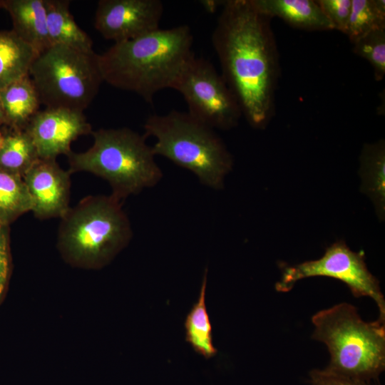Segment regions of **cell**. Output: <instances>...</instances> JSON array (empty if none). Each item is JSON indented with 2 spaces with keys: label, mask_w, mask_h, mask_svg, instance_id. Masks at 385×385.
<instances>
[{
  "label": "cell",
  "mask_w": 385,
  "mask_h": 385,
  "mask_svg": "<svg viewBox=\"0 0 385 385\" xmlns=\"http://www.w3.org/2000/svg\"><path fill=\"white\" fill-rule=\"evenodd\" d=\"M270 19L251 0H228L212 34L221 75L242 115L256 128L265 127L272 116L279 74Z\"/></svg>",
  "instance_id": "6da1fadb"
},
{
  "label": "cell",
  "mask_w": 385,
  "mask_h": 385,
  "mask_svg": "<svg viewBox=\"0 0 385 385\" xmlns=\"http://www.w3.org/2000/svg\"><path fill=\"white\" fill-rule=\"evenodd\" d=\"M188 25L158 29L140 37L114 43L98 54L103 81L133 92L152 103L155 94L172 88L195 56Z\"/></svg>",
  "instance_id": "7a4b0ae2"
},
{
  "label": "cell",
  "mask_w": 385,
  "mask_h": 385,
  "mask_svg": "<svg viewBox=\"0 0 385 385\" xmlns=\"http://www.w3.org/2000/svg\"><path fill=\"white\" fill-rule=\"evenodd\" d=\"M123 202L90 195L61 218L57 248L66 263L83 270L108 265L129 244L133 230Z\"/></svg>",
  "instance_id": "3957f363"
},
{
  "label": "cell",
  "mask_w": 385,
  "mask_h": 385,
  "mask_svg": "<svg viewBox=\"0 0 385 385\" xmlns=\"http://www.w3.org/2000/svg\"><path fill=\"white\" fill-rule=\"evenodd\" d=\"M93 144L85 152L67 156L69 173L88 172L106 180L111 195L122 202L155 186L163 178L146 137L128 128H100L92 132Z\"/></svg>",
  "instance_id": "277c9868"
},
{
  "label": "cell",
  "mask_w": 385,
  "mask_h": 385,
  "mask_svg": "<svg viewBox=\"0 0 385 385\" xmlns=\"http://www.w3.org/2000/svg\"><path fill=\"white\" fill-rule=\"evenodd\" d=\"M143 128L146 138L155 140L152 145L155 155L190 170L207 187L215 190L223 187L232 159L214 129L188 112L176 110L150 115Z\"/></svg>",
  "instance_id": "5b68a950"
},
{
  "label": "cell",
  "mask_w": 385,
  "mask_h": 385,
  "mask_svg": "<svg viewBox=\"0 0 385 385\" xmlns=\"http://www.w3.org/2000/svg\"><path fill=\"white\" fill-rule=\"evenodd\" d=\"M312 322V338L325 344L330 354L328 370L366 381L384 370V321L365 322L354 306L343 302L319 311Z\"/></svg>",
  "instance_id": "8992f818"
},
{
  "label": "cell",
  "mask_w": 385,
  "mask_h": 385,
  "mask_svg": "<svg viewBox=\"0 0 385 385\" xmlns=\"http://www.w3.org/2000/svg\"><path fill=\"white\" fill-rule=\"evenodd\" d=\"M46 108L82 111L91 104L103 82L98 54L63 45H52L39 53L29 72Z\"/></svg>",
  "instance_id": "52a82bcc"
},
{
  "label": "cell",
  "mask_w": 385,
  "mask_h": 385,
  "mask_svg": "<svg viewBox=\"0 0 385 385\" xmlns=\"http://www.w3.org/2000/svg\"><path fill=\"white\" fill-rule=\"evenodd\" d=\"M173 89L185 99L188 113L212 129L235 127L242 115L239 103L213 65L195 55L185 66Z\"/></svg>",
  "instance_id": "ba28073f"
},
{
  "label": "cell",
  "mask_w": 385,
  "mask_h": 385,
  "mask_svg": "<svg viewBox=\"0 0 385 385\" xmlns=\"http://www.w3.org/2000/svg\"><path fill=\"white\" fill-rule=\"evenodd\" d=\"M317 276L342 281L354 297L371 298L379 308V319L385 321L384 295L378 279L369 271L362 252L351 250L344 242H335L318 260L285 267L275 289L279 292H287L299 280Z\"/></svg>",
  "instance_id": "9c48e42d"
},
{
  "label": "cell",
  "mask_w": 385,
  "mask_h": 385,
  "mask_svg": "<svg viewBox=\"0 0 385 385\" xmlns=\"http://www.w3.org/2000/svg\"><path fill=\"white\" fill-rule=\"evenodd\" d=\"M163 11L160 0H100L94 25L104 38L125 41L160 29Z\"/></svg>",
  "instance_id": "30bf717a"
},
{
  "label": "cell",
  "mask_w": 385,
  "mask_h": 385,
  "mask_svg": "<svg viewBox=\"0 0 385 385\" xmlns=\"http://www.w3.org/2000/svg\"><path fill=\"white\" fill-rule=\"evenodd\" d=\"M32 138L42 159L68 156L71 143L81 135L92 134L83 112L64 108L38 111L25 128Z\"/></svg>",
  "instance_id": "8fae6325"
},
{
  "label": "cell",
  "mask_w": 385,
  "mask_h": 385,
  "mask_svg": "<svg viewBox=\"0 0 385 385\" xmlns=\"http://www.w3.org/2000/svg\"><path fill=\"white\" fill-rule=\"evenodd\" d=\"M68 170L56 160L39 158L24 175L36 217L61 218L68 210L71 179Z\"/></svg>",
  "instance_id": "7c38bea8"
},
{
  "label": "cell",
  "mask_w": 385,
  "mask_h": 385,
  "mask_svg": "<svg viewBox=\"0 0 385 385\" xmlns=\"http://www.w3.org/2000/svg\"><path fill=\"white\" fill-rule=\"evenodd\" d=\"M9 14L12 31L38 54L50 46L44 0H1Z\"/></svg>",
  "instance_id": "4fadbf2b"
},
{
  "label": "cell",
  "mask_w": 385,
  "mask_h": 385,
  "mask_svg": "<svg viewBox=\"0 0 385 385\" xmlns=\"http://www.w3.org/2000/svg\"><path fill=\"white\" fill-rule=\"evenodd\" d=\"M263 15L277 17L292 26L308 31L334 30L317 1L251 0Z\"/></svg>",
  "instance_id": "5bb4252c"
},
{
  "label": "cell",
  "mask_w": 385,
  "mask_h": 385,
  "mask_svg": "<svg viewBox=\"0 0 385 385\" xmlns=\"http://www.w3.org/2000/svg\"><path fill=\"white\" fill-rule=\"evenodd\" d=\"M5 124L24 130L41 104L36 88L28 75L0 90Z\"/></svg>",
  "instance_id": "9a60e30c"
},
{
  "label": "cell",
  "mask_w": 385,
  "mask_h": 385,
  "mask_svg": "<svg viewBox=\"0 0 385 385\" xmlns=\"http://www.w3.org/2000/svg\"><path fill=\"white\" fill-rule=\"evenodd\" d=\"M47 29L51 45H63L91 51L93 41L76 22L69 10L70 1L44 0Z\"/></svg>",
  "instance_id": "2e32d148"
},
{
  "label": "cell",
  "mask_w": 385,
  "mask_h": 385,
  "mask_svg": "<svg viewBox=\"0 0 385 385\" xmlns=\"http://www.w3.org/2000/svg\"><path fill=\"white\" fill-rule=\"evenodd\" d=\"M38 55L12 30L0 31V90L29 75Z\"/></svg>",
  "instance_id": "e0dca14e"
},
{
  "label": "cell",
  "mask_w": 385,
  "mask_h": 385,
  "mask_svg": "<svg viewBox=\"0 0 385 385\" xmlns=\"http://www.w3.org/2000/svg\"><path fill=\"white\" fill-rule=\"evenodd\" d=\"M207 269L205 270L200 295L185 321V339L193 349L205 359L215 356L217 350L213 344L212 325L205 304Z\"/></svg>",
  "instance_id": "ac0fdd59"
},
{
  "label": "cell",
  "mask_w": 385,
  "mask_h": 385,
  "mask_svg": "<svg viewBox=\"0 0 385 385\" xmlns=\"http://www.w3.org/2000/svg\"><path fill=\"white\" fill-rule=\"evenodd\" d=\"M39 158L36 145L26 129L12 130L4 135L0 170L23 178Z\"/></svg>",
  "instance_id": "d6986e66"
},
{
  "label": "cell",
  "mask_w": 385,
  "mask_h": 385,
  "mask_svg": "<svg viewBox=\"0 0 385 385\" xmlns=\"http://www.w3.org/2000/svg\"><path fill=\"white\" fill-rule=\"evenodd\" d=\"M30 210L31 198L23 178L0 170V223L9 227Z\"/></svg>",
  "instance_id": "ffe728a7"
},
{
  "label": "cell",
  "mask_w": 385,
  "mask_h": 385,
  "mask_svg": "<svg viewBox=\"0 0 385 385\" xmlns=\"http://www.w3.org/2000/svg\"><path fill=\"white\" fill-rule=\"evenodd\" d=\"M385 28L384 0H351L346 35L351 43L368 32Z\"/></svg>",
  "instance_id": "44dd1931"
},
{
  "label": "cell",
  "mask_w": 385,
  "mask_h": 385,
  "mask_svg": "<svg viewBox=\"0 0 385 385\" xmlns=\"http://www.w3.org/2000/svg\"><path fill=\"white\" fill-rule=\"evenodd\" d=\"M382 142L366 145L362 153V170L365 188L374 197L379 207L384 205L385 152Z\"/></svg>",
  "instance_id": "7402d4cb"
},
{
  "label": "cell",
  "mask_w": 385,
  "mask_h": 385,
  "mask_svg": "<svg viewBox=\"0 0 385 385\" xmlns=\"http://www.w3.org/2000/svg\"><path fill=\"white\" fill-rule=\"evenodd\" d=\"M352 44L353 52L372 66L375 80L381 81L385 75V28L372 30Z\"/></svg>",
  "instance_id": "603a6c76"
},
{
  "label": "cell",
  "mask_w": 385,
  "mask_h": 385,
  "mask_svg": "<svg viewBox=\"0 0 385 385\" xmlns=\"http://www.w3.org/2000/svg\"><path fill=\"white\" fill-rule=\"evenodd\" d=\"M317 2L332 24L334 30H338L346 34L351 9V0H318Z\"/></svg>",
  "instance_id": "cb8c5ba5"
},
{
  "label": "cell",
  "mask_w": 385,
  "mask_h": 385,
  "mask_svg": "<svg viewBox=\"0 0 385 385\" xmlns=\"http://www.w3.org/2000/svg\"><path fill=\"white\" fill-rule=\"evenodd\" d=\"M11 270L9 227L0 223V304L8 290Z\"/></svg>",
  "instance_id": "d4e9b609"
},
{
  "label": "cell",
  "mask_w": 385,
  "mask_h": 385,
  "mask_svg": "<svg viewBox=\"0 0 385 385\" xmlns=\"http://www.w3.org/2000/svg\"><path fill=\"white\" fill-rule=\"evenodd\" d=\"M312 385H371V381L341 375L328 370L314 369L309 373Z\"/></svg>",
  "instance_id": "484cf974"
},
{
  "label": "cell",
  "mask_w": 385,
  "mask_h": 385,
  "mask_svg": "<svg viewBox=\"0 0 385 385\" xmlns=\"http://www.w3.org/2000/svg\"><path fill=\"white\" fill-rule=\"evenodd\" d=\"M201 3L204 8L208 10L210 12L214 11L217 7L223 4V1H202Z\"/></svg>",
  "instance_id": "4316f807"
},
{
  "label": "cell",
  "mask_w": 385,
  "mask_h": 385,
  "mask_svg": "<svg viewBox=\"0 0 385 385\" xmlns=\"http://www.w3.org/2000/svg\"><path fill=\"white\" fill-rule=\"evenodd\" d=\"M0 124H5L4 114L0 97Z\"/></svg>",
  "instance_id": "83f0119b"
},
{
  "label": "cell",
  "mask_w": 385,
  "mask_h": 385,
  "mask_svg": "<svg viewBox=\"0 0 385 385\" xmlns=\"http://www.w3.org/2000/svg\"><path fill=\"white\" fill-rule=\"evenodd\" d=\"M4 142V134L0 131V148L2 146Z\"/></svg>",
  "instance_id": "f1b7e54d"
},
{
  "label": "cell",
  "mask_w": 385,
  "mask_h": 385,
  "mask_svg": "<svg viewBox=\"0 0 385 385\" xmlns=\"http://www.w3.org/2000/svg\"><path fill=\"white\" fill-rule=\"evenodd\" d=\"M0 9H2L1 0H0Z\"/></svg>",
  "instance_id": "f546056e"
}]
</instances>
